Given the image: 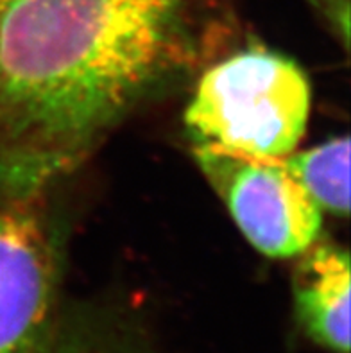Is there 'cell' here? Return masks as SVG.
<instances>
[{"label":"cell","mask_w":351,"mask_h":353,"mask_svg":"<svg viewBox=\"0 0 351 353\" xmlns=\"http://www.w3.org/2000/svg\"><path fill=\"white\" fill-rule=\"evenodd\" d=\"M188 0H0V163L59 178L178 63Z\"/></svg>","instance_id":"1"},{"label":"cell","mask_w":351,"mask_h":353,"mask_svg":"<svg viewBox=\"0 0 351 353\" xmlns=\"http://www.w3.org/2000/svg\"><path fill=\"white\" fill-rule=\"evenodd\" d=\"M310 106V81L298 63L245 49L201 76L185 125L194 143L281 160L301 142Z\"/></svg>","instance_id":"2"},{"label":"cell","mask_w":351,"mask_h":353,"mask_svg":"<svg viewBox=\"0 0 351 353\" xmlns=\"http://www.w3.org/2000/svg\"><path fill=\"white\" fill-rule=\"evenodd\" d=\"M56 179L0 163V353H40L67 309Z\"/></svg>","instance_id":"3"},{"label":"cell","mask_w":351,"mask_h":353,"mask_svg":"<svg viewBox=\"0 0 351 353\" xmlns=\"http://www.w3.org/2000/svg\"><path fill=\"white\" fill-rule=\"evenodd\" d=\"M197 167L262 255L296 259L321 237L323 214L281 160L194 143Z\"/></svg>","instance_id":"4"},{"label":"cell","mask_w":351,"mask_h":353,"mask_svg":"<svg viewBox=\"0 0 351 353\" xmlns=\"http://www.w3.org/2000/svg\"><path fill=\"white\" fill-rule=\"evenodd\" d=\"M296 259L294 318L312 345L326 353H350V253L317 239Z\"/></svg>","instance_id":"5"},{"label":"cell","mask_w":351,"mask_h":353,"mask_svg":"<svg viewBox=\"0 0 351 353\" xmlns=\"http://www.w3.org/2000/svg\"><path fill=\"white\" fill-rule=\"evenodd\" d=\"M40 353H172L137 314L104 305H67Z\"/></svg>","instance_id":"6"},{"label":"cell","mask_w":351,"mask_h":353,"mask_svg":"<svg viewBox=\"0 0 351 353\" xmlns=\"http://www.w3.org/2000/svg\"><path fill=\"white\" fill-rule=\"evenodd\" d=\"M321 214L346 219L350 215V139L335 137L316 148L281 158Z\"/></svg>","instance_id":"7"},{"label":"cell","mask_w":351,"mask_h":353,"mask_svg":"<svg viewBox=\"0 0 351 353\" xmlns=\"http://www.w3.org/2000/svg\"><path fill=\"white\" fill-rule=\"evenodd\" d=\"M323 14L344 49L350 43V0H308Z\"/></svg>","instance_id":"8"}]
</instances>
